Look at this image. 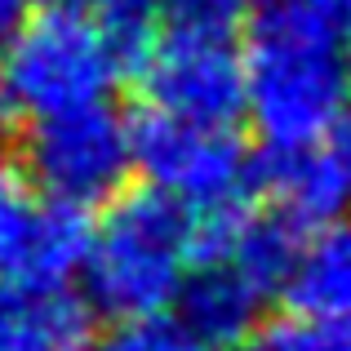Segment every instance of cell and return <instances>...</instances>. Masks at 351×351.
Returning a JSON list of instances; mask_svg holds the SVG:
<instances>
[{"instance_id": "6da1fadb", "label": "cell", "mask_w": 351, "mask_h": 351, "mask_svg": "<svg viewBox=\"0 0 351 351\" xmlns=\"http://www.w3.org/2000/svg\"><path fill=\"white\" fill-rule=\"evenodd\" d=\"M347 0H258L245 45V116L267 152L329 143L351 94Z\"/></svg>"}, {"instance_id": "7a4b0ae2", "label": "cell", "mask_w": 351, "mask_h": 351, "mask_svg": "<svg viewBox=\"0 0 351 351\" xmlns=\"http://www.w3.org/2000/svg\"><path fill=\"white\" fill-rule=\"evenodd\" d=\"M196 267V218L160 191L107 205L85 258V293L116 320H152L173 307Z\"/></svg>"}, {"instance_id": "3957f363", "label": "cell", "mask_w": 351, "mask_h": 351, "mask_svg": "<svg viewBox=\"0 0 351 351\" xmlns=\"http://www.w3.org/2000/svg\"><path fill=\"white\" fill-rule=\"evenodd\" d=\"M125 53L98 18L40 9L0 49V98L9 120L62 116L107 103Z\"/></svg>"}, {"instance_id": "277c9868", "label": "cell", "mask_w": 351, "mask_h": 351, "mask_svg": "<svg viewBox=\"0 0 351 351\" xmlns=\"http://www.w3.org/2000/svg\"><path fill=\"white\" fill-rule=\"evenodd\" d=\"M134 169L152 191L196 218V240L249 214V191L258 187V165L232 125H200L165 112H147L134 125Z\"/></svg>"}, {"instance_id": "5b68a950", "label": "cell", "mask_w": 351, "mask_h": 351, "mask_svg": "<svg viewBox=\"0 0 351 351\" xmlns=\"http://www.w3.org/2000/svg\"><path fill=\"white\" fill-rule=\"evenodd\" d=\"M27 178L58 205H112L134 169V125L107 103L45 116L23 143Z\"/></svg>"}, {"instance_id": "8992f818", "label": "cell", "mask_w": 351, "mask_h": 351, "mask_svg": "<svg viewBox=\"0 0 351 351\" xmlns=\"http://www.w3.org/2000/svg\"><path fill=\"white\" fill-rule=\"evenodd\" d=\"M152 112L236 125L245 116V49L232 40V27L169 23L138 62Z\"/></svg>"}, {"instance_id": "52a82bcc", "label": "cell", "mask_w": 351, "mask_h": 351, "mask_svg": "<svg viewBox=\"0 0 351 351\" xmlns=\"http://www.w3.org/2000/svg\"><path fill=\"white\" fill-rule=\"evenodd\" d=\"M94 227L85 209L36 196L18 169L0 165V280L67 285L85 271Z\"/></svg>"}, {"instance_id": "ba28073f", "label": "cell", "mask_w": 351, "mask_h": 351, "mask_svg": "<svg viewBox=\"0 0 351 351\" xmlns=\"http://www.w3.org/2000/svg\"><path fill=\"white\" fill-rule=\"evenodd\" d=\"M89 302L67 285L0 280V351H94Z\"/></svg>"}, {"instance_id": "9c48e42d", "label": "cell", "mask_w": 351, "mask_h": 351, "mask_svg": "<svg viewBox=\"0 0 351 351\" xmlns=\"http://www.w3.org/2000/svg\"><path fill=\"white\" fill-rule=\"evenodd\" d=\"M267 298L271 293L245 267L218 254V258H200L191 267L187 285L178 293V311H182V325L191 334H200L209 347L223 351V347L245 343L258 329V316H263Z\"/></svg>"}, {"instance_id": "30bf717a", "label": "cell", "mask_w": 351, "mask_h": 351, "mask_svg": "<svg viewBox=\"0 0 351 351\" xmlns=\"http://www.w3.org/2000/svg\"><path fill=\"white\" fill-rule=\"evenodd\" d=\"M258 191H267L271 209L289 218L298 232H320L338 223L351 191L343 182L329 147H302V152H271L258 165Z\"/></svg>"}, {"instance_id": "8fae6325", "label": "cell", "mask_w": 351, "mask_h": 351, "mask_svg": "<svg viewBox=\"0 0 351 351\" xmlns=\"http://www.w3.org/2000/svg\"><path fill=\"white\" fill-rule=\"evenodd\" d=\"M280 293L293 316L351 320V223H329L302 240Z\"/></svg>"}, {"instance_id": "7c38bea8", "label": "cell", "mask_w": 351, "mask_h": 351, "mask_svg": "<svg viewBox=\"0 0 351 351\" xmlns=\"http://www.w3.org/2000/svg\"><path fill=\"white\" fill-rule=\"evenodd\" d=\"M249 351H351V320L289 316L258 329Z\"/></svg>"}, {"instance_id": "4fadbf2b", "label": "cell", "mask_w": 351, "mask_h": 351, "mask_svg": "<svg viewBox=\"0 0 351 351\" xmlns=\"http://www.w3.org/2000/svg\"><path fill=\"white\" fill-rule=\"evenodd\" d=\"M94 351H218V347L191 334L182 320L152 316V320H120Z\"/></svg>"}, {"instance_id": "5bb4252c", "label": "cell", "mask_w": 351, "mask_h": 351, "mask_svg": "<svg viewBox=\"0 0 351 351\" xmlns=\"http://www.w3.org/2000/svg\"><path fill=\"white\" fill-rule=\"evenodd\" d=\"M156 18L169 23H209V27H232V18L245 9V0H143Z\"/></svg>"}, {"instance_id": "9a60e30c", "label": "cell", "mask_w": 351, "mask_h": 351, "mask_svg": "<svg viewBox=\"0 0 351 351\" xmlns=\"http://www.w3.org/2000/svg\"><path fill=\"white\" fill-rule=\"evenodd\" d=\"M40 14V0H0V49Z\"/></svg>"}, {"instance_id": "2e32d148", "label": "cell", "mask_w": 351, "mask_h": 351, "mask_svg": "<svg viewBox=\"0 0 351 351\" xmlns=\"http://www.w3.org/2000/svg\"><path fill=\"white\" fill-rule=\"evenodd\" d=\"M329 152H334V160H338V169H343V182H347V191H351V112L338 120V129L329 134Z\"/></svg>"}, {"instance_id": "e0dca14e", "label": "cell", "mask_w": 351, "mask_h": 351, "mask_svg": "<svg viewBox=\"0 0 351 351\" xmlns=\"http://www.w3.org/2000/svg\"><path fill=\"white\" fill-rule=\"evenodd\" d=\"M116 0H40V9H67V14H85V18H103Z\"/></svg>"}, {"instance_id": "ac0fdd59", "label": "cell", "mask_w": 351, "mask_h": 351, "mask_svg": "<svg viewBox=\"0 0 351 351\" xmlns=\"http://www.w3.org/2000/svg\"><path fill=\"white\" fill-rule=\"evenodd\" d=\"M347 67H351V45H347Z\"/></svg>"}, {"instance_id": "d6986e66", "label": "cell", "mask_w": 351, "mask_h": 351, "mask_svg": "<svg viewBox=\"0 0 351 351\" xmlns=\"http://www.w3.org/2000/svg\"><path fill=\"white\" fill-rule=\"evenodd\" d=\"M347 5H351V0H347Z\"/></svg>"}]
</instances>
